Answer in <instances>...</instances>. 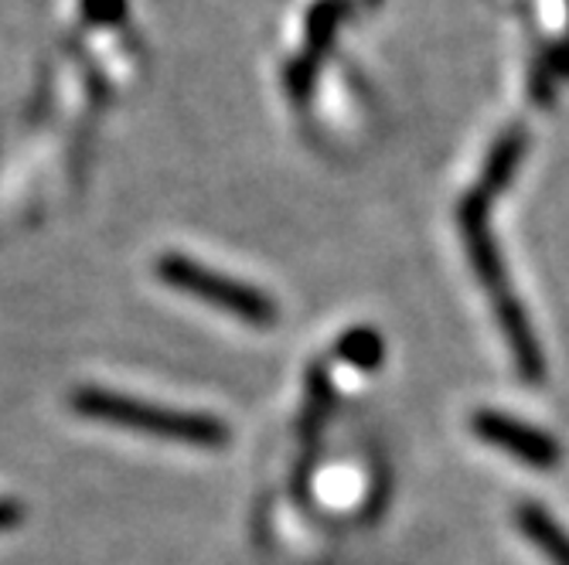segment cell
Here are the masks:
<instances>
[{"instance_id": "cell-4", "label": "cell", "mask_w": 569, "mask_h": 565, "mask_svg": "<svg viewBox=\"0 0 569 565\" xmlns=\"http://www.w3.org/2000/svg\"><path fill=\"white\" fill-rule=\"evenodd\" d=\"M471 430L481 443L501 450L505 456L519 460V464H526V467L552 471L562 464V446L549 433L526 426L515 416L495 413V408H478V413L471 416Z\"/></svg>"}, {"instance_id": "cell-5", "label": "cell", "mask_w": 569, "mask_h": 565, "mask_svg": "<svg viewBox=\"0 0 569 565\" xmlns=\"http://www.w3.org/2000/svg\"><path fill=\"white\" fill-rule=\"evenodd\" d=\"M515 525L526 535V542L546 555L549 565H569V532L536 501H522L515 507Z\"/></svg>"}, {"instance_id": "cell-2", "label": "cell", "mask_w": 569, "mask_h": 565, "mask_svg": "<svg viewBox=\"0 0 569 565\" xmlns=\"http://www.w3.org/2000/svg\"><path fill=\"white\" fill-rule=\"evenodd\" d=\"M72 408L89 420H102L110 426H123V430H133L143 436H161V440H178V443H194V446H219L229 440V433L219 420L147 405L137 398H123L117 392L82 389L72 395Z\"/></svg>"}, {"instance_id": "cell-6", "label": "cell", "mask_w": 569, "mask_h": 565, "mask_svg": "<svg viewBox=\"0 0 569 565\" xmlns=\"http://www.w3.org/2000/svg\"><path fill=\"white\" fill-rule=\"evenodd\" d=\"M82 4L92 21H120L127 11V0H82Z\"/></svg>"}, {"instance_id": "cell-3", "label": "cell", "mask_w": 569, "mask_h": 565, "mask_svg": "<svg viewBox=\"0 0 569 565\" xmlns=\"http://www.w3.org/2000/svg\"><path fill=\"white\" fill-rule=\"evenodd\" d=\"M158 276L168 286H174V290H181V293H188V296H194L201 303H212V306H219V311H226L232 317H239L242 324H252V327L277 324V303L267 293L252 290V286H246V283H239L232 276H222L216 270H204L201 263L188 260V255H161Z\"/></svg>"}, {"instance_id": "cell-1", "label": "cell", "mask_w": 569, "mask_h": 565, "mask_svg": "<svg viewBox=\"0 0 569 565\" xmlns=\"http://www.w3.org/2000/svg\"><path fill=\"white\" fill-rule=\"evenodd\" d=\"M488 201H491V194L485 188H478L475 194L463 198L460 215H457L460 229H463V245H468L471 266H475L485 293L491 296L498 327H501L505 344L515 357V372H519V379L529 385H542L546 382V354H542L539 337L529 324L526 306L508 286V270L501 263V252H498L491 229H488Z\"/></svg>"}]
</instances>
